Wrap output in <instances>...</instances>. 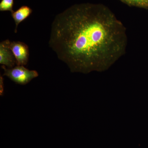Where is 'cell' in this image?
I'll return each mask as SVG.
<instances>
[{"label":"cell","instance_id":"cell-1","mask_svg":"<svg viewBox=\"0 0 148 148\" xmlns=\"http://www.w3.org/2000/svg\"><path fill=\"white\" fill-rule=\"evenodd\" d=\"M126 29L101 4L75 5L56 15L49 45L72 72L106 71L125 53Z\"/></svg>","mask_w":148,"mask_h":148},{"label":"cell","instance_id":"cell-2","mask_svg":"<svg viewBox=\"0 0 148 148\" xmlns=\"http://www.w3.org/2000/svg\"><path fill=\"white\" fill-rule=\"evenodd\" d=\"M1 68L4 70L3 75L7 77L16 84L21 85L27 84L38 76V73L36 71L29 70L24 66H16L13 68H8L2 66Z\"/></svg>","mask_w":148,"mask_h":148},{"label":"cell","instance_id":"cell-3","mask_svg":"<svg viewBox=\"0 0 148 148\" xmlns=\"http://www.w3.org/2000/svg\"><path fill=\"white\" fill-rule=\"evenodd\" d=\"M9 46L16 59V66H26L29 55L28 45L21 42L10 41Z\"/></svg>","mask_w":148,"mask_h":148},{"label":"cell","instance_id":"cell-4","mask_svg":"<svg viewBox=\"0 0 148 148\" xmlns=\"http://www.w3.org/2000/svg\"><path fill=\"white\" fill-rule=\"evenodd\" d=\"M10 41H3L0 43V64L8 68H12L16 65V61L12 51L9 47Z\"/></svg>","mask_w":148,"mask_h":148},{"label":"cell","instance_id":"cell-5","mask_svg":"<svg viewBox=\"0 0 148 148\" xmlns=\"http://www.w3.org/2000/svg\"><path fill=\"white\" fill-rule=\"evenodd\" d=\"M32 9L28 6L23 5L11 13L12 16L15 24L14 33L17 32L18 25L21 22L28 18L32 13Z\"/></svg>","mask_w":148,"mask_h":148},{"label":"cell","instance_id":"cell-6","mask_svg":"<svg viewBox=\"0 0 148 148\" xmlns=\"http://www.w3.org/2000/svg\"><path fill=\"white\" fill-rule=\"evenodd\" d=\"M120 1L129 5L143 8H148V0H120Z\"/></svg>","mask_w":148,"mask_h":148},{"label":"cell","instance_id":"cell-7","mask_svg":"<svg viewBox=\"0 0 148 148\" xmlns=\"http://www.w3.org/2000/svg\"><path fill=\"white\" fill-rule=\"evenodd\" d=\"M14 0H1L0 2L1 11H10L12 13L14 10Z\"/></svg>","mask_w":148,"mask_h":148},{"label":"cell","instance_id":"cell-8","mask_svg":"<svg viewBox=\"0 0 148 148\" xmlns=\"http://www.w3.org/2000/svg\"><path fill=\"white\" fill-rule=\"evenodd\" d=\"M4 92V85L3 78L1 75L0 76V95L3 96Z\"/></svg>","mask_w":148,"mask_h":148}]
</instances>
